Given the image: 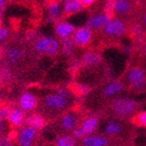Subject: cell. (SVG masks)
I'll return each instance as SVG.
<instances>
[{
    "instance_id": "1",
    "label": "cell",
    "mask_w": 146,
    "mask_h": 146,
    "mask_svg": "<svg viewBox=\"0 0 146 146\" xmlns=\"http://www.w3.org/2000/svg\"><path fill=\"white\" fill-rule=\"evenodd\" d=\"M138 104L134 99L131 98H117L111 103V110L119 117H126L135 111Z\"/></svg>"
},
{
    "instance_id": "2",
    "label": "cell",
    "mask_w": 146,
    "mask_h": 146,
    "mask_svg": "<svg viewBox=\"0 0 146 146\" xmlns=\"http://www.w3.org/2000/svg\"><path fill=\"white\" fill-rule=\"evenodd\" d=\"M35 49L41 53L54 55L60 49V42L52 37H40L35 41Z\"/></svg>"
},
{
    "instance_id": "3",
    "label": "cell",
    "mask_w": 146,
    "mask_h": 146,
    "mask_svg": "<svg viewBox=\"0 0 146 146\" xmlns=\"http://www.w3.org/2000/svg\"><path fill=\"white\" fill-rule=\"evenodd\" d=\"M98 125H99V119L97 117H87L82 122L80 128H76L73 131V136L76 137L77 139H82L86 135L92 134L94 133L95 130L97 129Z\"/></svg>"
},
{
    "instance_id": "4",
    "label": "cell",
    "mask_w": 146,
    "mask_h": 146,
    "mask_svg": "<svg viewBox=\"0 0 146 146\" xmlns=\"http://www.w3.org/2000/svg\"><path fill=\"white\" fill-rule=\"evenodd\" d=\"M70 103V97L63 96L59 93H52L47 95L44 99V105L52 110H60L66 108Z\"/></svg>"
},
{
    "instance_id": "5",
    "label": "cell",
    "mask_w": 146,
    "mask_h": 146,
    "mask_svg": "<svg viewBox=\"0 0 146 146\" xmlns=\"http://www.w3.org/2000/svg\"><path fill=\"white\" fill-rule=\"evenodd\" d=\"M73 41L76 46L84 47L88 44H90L93 39V30L90 29L88 26H83L78 29H76L74 32Z\"/></svg>"
},
{
    "instance_id": "6",
    "label": "cell",
    "mask_w": 146,
    "mask_h": 146,
    "mask_svg": "<svg viewBox=\"0 0 146 146\" xmlns=\"http://www.w3.org/2000/svg\"><path fill=\"white\" fill-rule=\"evenodd\" d=\"M112 17H113V15H108L106 12L92 15L87 19L86 26H88V27L92 30L103 29V28L112 20Z\"/></svg>"
},
{
    "instance_id": "7",
    "label": "cell",
    "mask_w": 146,
    "mask_h": 146,
    "mask_svg": "<svg viewBox=\"0 0 146 146\" xmlns=\"http://www.w3.org/2000/svg\"><path fill=\"white\" fill-rule=\"evenodd\" d=\"M38 135V130L28 126L24 127L17 134V143L21 146H31L34 143L35 139Z\"/></svg>"
},
{
    "instance_id": "8",
    "label": "cell",
    "mask_w": 146,
    "mask_h": 146,
    "mask_svg": "<svg viewBox=\"0 0 146 146\" xmlns=\"http://www.w3.org/2000/svg\"><path fill=\"white\" fill-rule=\"evenodd\" d=\"M103 32H104V34H106L107 36H111V37L123 36L127 32L126 24L121 20H113L112 19L103 28Z\"/></svg>"
},
{
    "instance_id": "9",
    "label": "cell",
    "mask_w": 146,
    "mask_h": 146,
    "mask_svg": "<svg viewBox=\"0 0 146 146\" xmlns=\"http://www.w3.org/2000/svg\"><path fill=\"white\" fill-rule=\"evenodd\" d=\"M75 30V26L72 23H68L66 21H58V22L54 23V33L60 39L72 37Z\"/></svg>"
},
{
    "instance_id": "10",
    "label": "cell",
    "mask_w": 146,
    "mask_h": 146,
    "mask_svg": "<svg viewBox=\"0 0 146 146\" xmlns=\"http://www.w3.org/2000/svg\"><path fill=\"white\" fill-rule=\"evenodd\" d=\"M26 119H27L26 111L21 107L12 108L7 117V122L13 128H22L23 125L26 124Z\"/></svg>"
},
{
    "instance_id": "11",
    "label": "cell",
    "mask_w": 146,
    "mask_h": 146,
    "mask_svg": "<svg viewBox=\"0 0 146 146\" xmlns=\"http://www.w3.org/2000/svg\"><path fill=\"white\" fill-rule=\"evenodd\" d=\"M19 102H20V107L23 108L25 111H32L36 108L37 104H38V100L34 94L26 92L21 95Z\"/></svg>"
},
{
    "instance_id": "12",
    "label": "cell",
    "mask_w": 146,
    "mask_h": 146,
    "mask_svg": "<svg viewBox=\"0 0 146 146\" xmlns=\"http://www.w3.org/2000/svg\"><path fill=\"white\" fill-rule=\"evenodd\" d=\"M85 8L81 0H63L62 11L66 15H73L82 12Z\"/></svg>"
},
{
    "instance_id": "13",
    "label": "cell",
    "mask_w": 146,
    "mask_h": 146,
    "mask_svg": "<svg viewBox=\"0 0 146 146\" xmlns=\"http://www.w3.org/2000/svg\"><path fill=\"white\" fill-rule=\"evenodd\" d=\"M108 144V139L99 135L89 134L82 138V145L85 146H105Z\"/></svg>"
},
{
    "instance_id": "14",
    "label": "cell",
    "mask_w": 146,
    "mask_h": 146,
    "mask_svg": "<svg viewBox=\"0 0 146 146\" xmlns=\"http://www.w3.org/2000/svg\"><path fill=\"white\" fill-rule=\"evenodd\" d=\"M78 117L74 113H66L60 119V126L66 131H74L78 127Z\"/></svg>"
},
{
    "instance_id": "15",
    "label": "cell",
    "mask_w": 146,
    "mask_h": 146,
    "mask_svg": "<svg viewBox=\"0 0 146 146\" xmlns=\"http://www.w3.org/2000/svg\"><path fill=\"white\" fill-rule=\"evenodd\" d=\"M26 124L28 126L32 127V128H35L37 130H41L46 125V119H44L43 115H41L40 113H32L29 117H27Z\"/></svg>"
},
{
    "instance_id": "16",
    "label": "cell",
    "mask_w": 146,
    "mask_h": 146,
    "mask_svg": "<svg viewBox=\"0 0 146 146\" xmlns=\"http://www.w3.org/2000/svg\"><path fill=\"white\" fill-rule=\"evenodd\" d=\"M47 11H48V21L51 23H55V21L60 17L62 7L58 1H52L48 4Z\"/></svg>"
},
{
    "instance_id": "17",
    "label": "cell",
    "mask_w": 146,
    "mask_h": 146,
    "mask_svg": "<svg viewBox=\"0 0 146 146\" xmlns=\"http://www.w3.org/2000/svg\"><path fill=\"white\" fill-rule=\"evenodd\" d=\"M124 89V85H123L122 82L119 81H113V82H110V84H107L106 86L103 89V94L106 96V97H111L113 95L117 94L121 91Z\"/></svg>"
},
{
    "instance_id": "18",
    "label": "cell",
    "mask_w": 146,
    "mask_h": 146,
    "mask_svg": "<svg viewBox=\"0 0 146 146\" xmlns=\"http://www.w3.org/2000/svg\"><path fill=\"white\" fill-rule=\"evenodd\" d=\"M144 79H145V73L140 68H132V70H130L128 75H127V81H128V83L130 85L137 83V82H140V81L144 80Z\"/></svg>"
},
{
    "instance_id": "19",
    "label": "cell",
    "mask_w": 146,
    "mask_h": 146,
    "mask_svg": "<svg viewBox=\"0 0 146 146\" xmlns=\"http://www.w3.org/2000/svg\"><path fill=\"white\" fill-rule=\"evenodd\" d=\"M132 10V2L130 0H115V11L119 15H127Z\"/></svg>"
},
{
    "instance_id": "20",
    "label": "cell",
    "mask_w": 146,
    "mask_h": 146,
    "mask_svg": "<svg viewBox=\"0 0 146 146\" xmlns=\"http://www.w3.org/2000/svg\"><path fill=\"white\" fill-rule=\"evenodd\" d=\"M81 61L85 66H95V64H97L101 61V56L96 52H86L82 56Z\"/></svg>"
},
{
    "instance_id": "21",
    "label": "cell",
    "mask_w": 146,
    "mask_h": 146,
    "mask_svg": "<svg viewBox=\"0 0 146 146\" xmlns=\"http://www.w3.org/2000/svg\"><path fill=\"white\" fill-rule=\"evenodd\" d=\"M123 130L122 124L117 121H110L104 128L105 134L107 135H119Z\"/></svg>"
},
{
    "instance_id": "22",
    "label": "cell",
    "mask_w": 146,
    "mask_h": 146,
    "mask_svg": "<svg viewBox=\"0 0 146 146\" xmlns=\"http://www.w3.org/2000/svg\"><path fill=\"white\" fill-rule=\"evenodd\" d=\"M76 45H75V43H74L72 37H68V38H63V39H61L60 48L66 55H71V54L73 53L74 47Z\"/></svg>"
},
{
    "instance_id": "23",
    "label": "cell",
    "mask_w": 146,
    "mask_h": 146,
    "mask_svg": "<svg viewBox=\"0 0 146 146\" xmlns=\"http://www.w3.org/2000/svg\"><path fill=\"white\" fill-rule=\"evenodd\" d=\"M131 122L133 125L141 128H146V110L137 112L136 115L132 117Z\"/></svg>"
},
{
    "instance_id": "24",
    "label": "cell",
    "mask_w": 146,
    "mask_h": 146,
    "mask_svg": "<svg viewBox=\"0 0 146 146\" xmlns=\"http://www.w3.org/2000/svg\"><path fill=\"white\" fill-rule=\"evenodd\" d=\"M76 144H77V138L74 136H68V135L60 136L55 141L56 146H75Z\"/></svg>"
},
{
    "instance_id": "25",
    "label": "cell",
    "mask_w": 146,
    "mask_h": 146,
    "mask_svg": "<svg viewBox=\"0 0 146 146\" xmlns=\"http://www.w3.org/2000/svg\"><path fill=\"white\" fill-rule=\"evenodd\" d=\"M23 55H24V52H23V50H21V49H19V48H10L9 50L6 52V56H7L8 60L12 63H15L20 60L23 57Z\"/></svg>"
},
{
    "instance_id": "26",
    "label": "cell",
    "mask_w": 146,
    "mask_h": 146,
    "mask_svg": "<svg viewBox=\"0 0 146 146\" xmlns=\"http://www.w3.org/2000/svg\"><path fill=\"white\" fill-rule=\"evenodd\" d=\"M91 88L88 85L83 83H76L73 86V92L76 93L79 96H85V95L89 94Z\"/></svg>"
},
{
    "instance_id": "27",
    "label": "cell",
    "mask_w": 146,
    "mask_h": 146,
    "mask_svg": "<svg viewBox=\"0 0 146 146\" xmlns=\"http://www.w3.org/2000/svg\"><path fill=\"white\" fill-rule=\"evenodd\" d=\"M130 88H131L132 91H134V92H136V93L142 92V91L145 90V88H146V80L144 79V80L140 81V82L131 84V85H130Z\"/></svg>"
},
{
    "instance_id": "28",
    "label": "cell",
    "mask_w": 146,
    "mask_h": 146,
    "mask_svg": "<svg viewBox=\"0 0 146 146\" xmlns=\"http://www.w3.org/2000/svg\"><path fill=\"white\" fill-rule=\"evenodd\" d=\"M131 33L133 36L137 37V38H140L144 34V28L142 27L141 25L135 24L131 27Z\"/></svg>"
},
{
    "instance_id": "29",
    "label": "cell",
    "mask_w": 146,
    "mask_h": 146,
    "mask_svg": "<svg viewBox=\"0 0 146 146\" xmlns=\"http://www.w3.org/2000/svg\"><path fill=\"white\" fill-rule=\"evenodd\" d=\"M115 0H105L104 4V12L108 13V15H113L115 13Z\"/></svg>"
},
{
    "instance_id": "30",
    "label": "cell",
    "mask_w": 146,
    "mask_h": 146,
    "mask_svg": "<svg viewBox=\"0 0 146 146\" xmlns=\"http://www.w3.org/2000/svg\"><path fill=\"white\" fill-rule=\"evenodd\" d=\"M11 110L12 108L9 105H2V106H0V119H7V117Z\"/></svg>"
},
{
    "instance_id": "31",
    "label": "cell",
    "mask_w": 146,
    "mask_h": 146,
    "mask_svg": "<svg viewBox=\"0 0 146 146\" xmlns=\"http://www.w3.org/2000/svg\"><path fill=\"white\" fill-rule=\"evenodd\" d=\"M8 36H9V30L7 28L0 27V42L4 41Z\"/></svg>"
},
{
    "instance_id": "32",
    "label": "cell",
    "mask_w": 146,
    "mask_h": 146,
    "mask_svg": "<svg viewBox=\"0 0 146 146\" xmlns=\"http://www.w3.org/2000/svg\"><path fill=\"white\" fill-rule=\"evenodd\" d=\"M10 140L8 137H1L0 138V146H9L12 145V142H10Z\"/></svg>"
},
{
    "instance_id": "33",
    "label": "cell",
    "mask_w": 146,
    "mask_h": 146,
    "mask_svg": "<svg viewBox=\"0 0 146 146\" xmlns=\"http://www.w3.org/2000/svg\"><path fill=\"white\" fill-rule=\"evenodd\" d=\"M97 0H81V2L83 3V5L85 7H89L91 5H93Z\"/></svg>"
},
{
    "instance_id": "34",
    "label": "cell",
    "mask_w": 146,
    "mask_h": 146,
    "mask_svg": "<svg viewBox=\"0 0 146 146\" xmlns=\"http://www.w3.org/2000/svg\"><path fill=\"white\" fill-rule=\"evenodd\" d=\"M4 121L5 119H0V133H2V132L5 130V128H6V125H5Z\"/></svg>"
},
{
    "instance_id": "35",
    "label": "cell",
    "mask_w": 146,
    "mask_h": 146,
    "mask_svg": "<svg viewBox=\"0 0 146 146\" xmlns=\"http://www.w3.org/2000/svg\"><path fill=\"white\" fill-rule=\"evenodd\" d=\"M124 51H125V53H127V54L131 53V51H132V47L130 46V45H128V46H125V47H124Z\"/></svg>"
},
{
    "instance_id": "36",
    "label": "cell",
    "mask_w": 146,
    "mask_h": 146,
    "mask_svg": "<svg viewBox=\"0 0 146 146\" xmlns=\"http://www.w3.org/2000/svg\"><path fill=\"white\" fill-rule=\"evenodd\" d=\"M5 5H6V0H0V11L4 9Z\"/></svg>"
},
{
    "instance_id": "37",
    "label": "cell",
    "mask_w": 146,
    "mask_h": 146,
    "mask_svg": "<svg viewBox=\"0 0 146 146\" xmlns=\"http://www.w3.org/2000/svg\"><path fill=\"white\" fill-rule=\"evenodd\" d=\"M141 22H142V24L146 25V13H145V15H142V17H141Z\"/></svg>"
},
{
    "instance_id": "38",
    "label": "cell",
    "mask_w": 146,
    "mask_h": 146,
    "mask_svg": "<svg viewBox=\"0 0 146 146\" xmlns=\"http://www.w3.org/2000/svg\"><path fill=\"white\" fill-rule=\"evenodd\" d=\"M1 54H2V47L0 46V55H1Z\"/></svg>"
},
{
    "instance_id": "39",
    "label": "cell",
    "mask_w": 146,
    "mask_h": 146,
    "mask_svg": "<svg viewBox=\"0 0 146 146\" xmlns=\"http://www.w3.org/2000/svg\"><path fill=\"white\" fill-rule=\"evenodd\" d=\"M0 99H1V93H0Z\"/></svg>"
},
{
    "instance_id": "40",
    "label": "cell",
    "mask_w": 146,
    "mask_h": 146,
    "mask_svg": "<svg viewBox=\"0 0 146 146\" xmlns=\"http://www.w3.org/2000/svg\"><path fill=\"white\" fill-rule=\"evenodd\" d=\"M0 27H1V21H0Z\"/></svg>"
}]
</instances>
